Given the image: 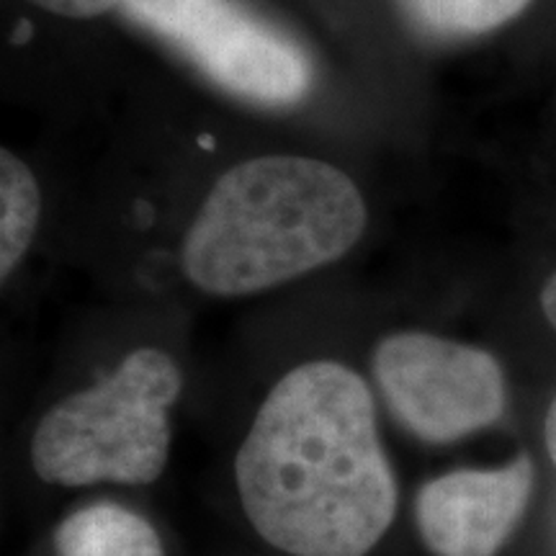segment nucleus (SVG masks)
Masks as SVG:
<instances>
[{
  "label": "nucleus",
  "instance_id": "2",
  "mask_svg": "<svg viewBox=\"0 0 556 556\" xmlns=\"http://www.w3.org/2000/svg\"><path fill=\"white\" fill-rule=\"evenodd\" d=\"M366 229V201L336 165L266 155L229 168L193 217L184 274L212 296H250L348 255Z\"/></svg>",
  "mask_w": 556,
  "mask_h": 556
},
{
  "label": "nucleus",
  "instance_id": "8",
  "mask_svg": "<svg viewBox=\"0 0 556 556\" xmlns=\"http://www.w3.org/2000/svg\"><path fill=\"white\" fill-rule=\"evenodd\" d=\"M41 193L29 165L9 148L0 150V278L9 276L24 261L37 235Z\"/></svg>",
  "mask_w": 556,
  "mask_h": 556
},
{
  "label": "nucleus",
  "instance_id": "7",
  "mask_svg": "<svg viewBox=\"0 0 556 556\" xmlns=\"http://www.w3.org/2000/svg\"><path fill=\"white\" fill-rule=\"evenodd\" d=\"M54 556H165V548L148 518L119 503H93L58 526Z\"/></svg>",
  "mask_w": 556,
  "mask_h": 556
},
{
  "label": "nucleus",
  "instance_id": "1",
  "mask_svg": "<svg viewBox=\"0 0 556 556\" xmlns=\"http://www.w3.org/2000/svg\"><path fill=\"white\" fill-rule=\"evenodd\" d=\"M235 484L250 526L278 552L366 556L400 503L366 381L338 361L283 374L240 443Z\"/></svg>",
  "mask_w": 556,
  "mask_h": 556
},
{
  "label": "nucleus",
  "instance_id": "3",
  "mask_svg": "<svg viewBox=\"0 0 556 556\" xmlns=\"http://www.w3.org/2000/svg\"><path fill=\"white\" fill-rule=\"evenodd\" d=\"M180 368L160 348H137L99 384L67 394L39 420L31 467L47 484H150L170 458Z\"/></svg>",
  "mask_w": 556,
  "mask_h": 556
},
{
  "label": "nucleus",
  "instance_id": "10",
  "mask_svg": "<svg viewBox=\"0 0 556 556\" xmlns=\"http://www.w3.org/2000/svg\"><path fill=\"white\" fill-rule=\"evenodd\" d=\"M39 9L65 18H96L111 9H119L122 0H31Z\"/></svg>",
  "mask_w": 556,
  "mask_h": 556
},
{
  "label": "nucleus",
  "instance_id": "6",
  "mask_svg": "<svg viewBox=\"0 0 556 556\" xmlns=\"http://www.w3.org/2000/svg\"><path fill=\"white\" fill-rule=\"evenodd\" d=\"M531 490L528 456L500 469H458L430 479L415 500L422 544L435 556H495L523 518Z\"/></svg>",
  "mask_w": 556,
  "mask_h": 556
},
{
  "label": "nucleus",
  "instance_id": "5",
  "mask_svg": "<svg viewBox=\"0 0 556 556\" xmlns=\"http://www.w3.org/2000/svg\"><path fill=\"white\" fill-rule=\"evenodd\" d=\"M374 377L409 433L451 443L505 413V377L492 353L430 332H394L374 351Z\"/></svg>",
  "mask_w": 556,
  "mask_h": 556
},
{
  "label": "nucleus",
  "instance_id": "11",
  "mask_svg": "<svg viewBox=\"0 0 556 556\" xmlns=\"http://www.w3.org/2000/svg\"><path fill=\"white\" fill-rule=\"evenodd\" d=\"M541 309H544L546 319L552 323V328L556 330V274L548 278L544 291H541Z\"/></svg>",
  "mask_w": 556,
  "mask_h": 556
},
{
  "label": "nucleus",
  "instance_id": "4",
  "mask_svg": "<svg viewBox=\"0 0 556 556\" xmlns=\"http://www.w3.org/2000/svg\"><path fill=\"white\" fill-rule=\"evenodd\" d=\"M119 11L248 103L294 106L315 83L307 50L242 0H122Z\"/></svg>",
  "mask_w": 556,
  "mask_h": 556
},
{
  "label": "nucleus",
  "instance_id": "9",
  "mask_svg": "<svg viewBox=\"0 0 556 556\" xmlns=\"http://www.w3.org/2000/svg\"><path fill=\"white\" fill-rule=\"evenodd\" d=\"M417 31L430 39L482 37L518 18L531 0H397Z\"/></svg>",
  "mask_w": 556,
  "mask_h": 556
},
{
  "label": "nucleus",
  "instance_id": "12",
  "mask_svg": "<svg viewBox=\"0 0 556 556\" xmlns=\"http://www.w3.org/2000/svg\"><path fill=\"white\" fill-rule=\"evenodd\" d=\"M546 448H548V456H552V462L556 464V400L552 402V407H548V415H546Z\"/></svg>",
  "mask_w": 556,
  "mask_h": 556
}]
</instances>
